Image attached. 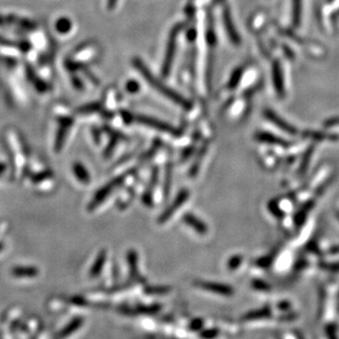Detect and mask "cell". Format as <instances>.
I'll use <instances>...</instances> for the list:
<instances>
[{
	"mask_svg": "<svg viewBox=\"0 0 339 339\" xmlns=\"http://www.w3.org/2000/svg\"><path fill=\"white\" fill-rule=\"evenodd\" d=\"M243 74V68L242 67H237L236 70L233 72V74L231 75L229 82H228V88L234 89L236 88L238 85L241 77Z\"/></svg>",
	"mask_w": 339,
	"mask_h": 339,
	"instance_id": "cell-24",
	"label": "cell"
},
{
	"mask_svg": "<svg viewBox=\"0 0 339 339\" xmlns=\"http://www.w3.org/2000/svg\"><path fill=\"white\" fill-rule=\"evenodd\" d=\"M303 13V0H292V25L298 28L301 24Z\"/></svg>",
	"mask_w": 339,
	"mask_h": 339,
	"instance_id": "cell-20",
	"label": "cell"
},
{
	"mask_svg": "<svg viewBox=\"0 0 339 339\" xmlns=\"http://www.w3.org/2000/svg\"><path fill=\"white\" fill-rule=\"evenodd\" d=\"M129 174L130 173H125L122 176L115 177L114 179L110 180L107 184L104 185L99 191L96 192V193L94 194V197L89 202L88 206L89 211H92L96 207H99L112 192L116 191L119 187H121L125 183V178L127 177V176H129Z\"/></svg>",
	"mask_w": 339,
	"mask_h": 339,
	"instance_id": "cell-2",
	"label": "cell"
},
{
	"mask_svg": "<svg viewBox=\"0 0 339 339\" xmlns=\"http://www.w3.org/2000/svg\"><path fill=\"white\" fill-rule=\"evenodd\" d=\"M72 27H73V24H72L71 20L67 17L59 18L56 22V25H55L56 30L60 34H66V33L70 32Z\"/></svg>",
	"mask_w": 339,
	"mask_h": 339,
	"instance_id": "cell-22",
	"label": "cell"
},
{
	"mask_svg": "<svg viewBox=\"0 0 339 339\" xmlns=\"http://www.w3.org/2000/svg\"><path fill=\"white\" fill-rule=\"evenodd\" d=\"M159 174H160L159 169L157 167H154L152 170V175H151L149 185L146 188V191L143 194V198H142L143 203L149 207H153V192L159 181Z\"/></svg>",
	"mask_w": 339,
	"mask_h": 339,
	"instance_id": "cell-13",
	"label": "cell"
},
{
	"mask_svg": "<svg viewBox=\"0 0 339 339\" xmlns=\"http://www.w3.org/2000/svg\"><path fill=\"white\" fill-rule=\"evenodd\" d=\"M203 327H204V321L202 319H195L189 325V329L192 332L202 331Z\"/></svg>",
	"mask_w": 339,
	"mask_h": 339,
	"instance_id": "cell-32",
	"label": "cell"
},
{
	"mask_svg": "<svg viewBox=\"0 0 339 339\" xmlns=\"http://www.w3.org/2000/svg\"><path fill=\"white\" fill-rule=\"evenodd\" d=\"M58 122H59V126L57 136H56V141H55V151L57 153H59L64 145L67 133L71 128V126L73 125L74 121L71 117H60Z\"/></svg>",
	"mask_w": 339,
	"mask_h": 339,
	"instance_id": "cell-7",
	"label": "cell"
},
{
	"mask_svg": "<svg viewBox=\"0 0 339 339\" xmlns=\"http://www.w3.org/2000/svg\"><path fill=\"white\" fill-rule=\"evenodd\" d=\"M84 322V320L81 317H76L74 318L68 324L66 325L59 334L56 336L57 338L59 339H63V338H67L69 336H71L75 331H77Z\"/></svg>",
	"mask_w": 339,
	"mask_h": 339,
	"instance_id": "cell-17",
	"label": "cell"
},
{
	"mask_svg": "<svg viewBox=\"0 0 339 339\" xmlns=\"http://www.w3.org/2000/svg\"><path fill=\"white\" fill-rule=\"evenodd\" d=\"M195 285L199 288L205 289L209 292L216 293L218 295L232 296L234 293V289L228 285L217 282H207V281H199L195 283Z\"/></svg>",
	"mask_w": 339,
	"mask_h": 339,
	"instance_id": "cell-6",
	"label": "cell"
},
{
	"mask_svg": "<svg viewBox=\"0 0 339 339\" xmlns=\"http://www.w3.org/2000/svg\"><path fill=\"white\" fill-rule=\"evenodd\" d=\"M255 139L261 143H266L268 144H274V145H280V146H287L288 143L285 142L284 139H281L276 137L275 135L268 132H258L255 134Z\"/></svg>",
	"mask_w": 339,
	"mask_h": 339,
	"instance_id": "cell-16",
	"label": "cell"
},
{
	"mask_svg": "<svg viewBox=\"0 0 339 339\" xmlns=\"http://www.w3.org/2000/svg\"><path fill=\"white\" fill-rule=\"evenodd\" d=\"M182 28H183L182 25H177L170 33V37H169L167 48H166V53H165V58L163 60L162 69H161L163 76H168L171 72L173 61L175 59V55L177 51V37Z\"/></svg>",
	"mask_w": 339,
	"mask_h": 339,
	"instance_id": "cell-3",
	"label": "cell"
},
{
	"mask_svg": "<svg viewBox=\"0 0 339 339\" xmlns=\"http://www.w3.org/2000/svg\"><path fill=\"white\" fill-rule=\"evenodd\" d=\"M12 274L17 278H33L39 274V269L33 266H18L13 268Z\"/></svg>",
	"mask_w": 339,
	"mask_h": 339,
	"instance_id": "cell-14",
	"label": "cell"
},
{
	"mask_svg": "<svg viewBox=\"0 0 339 339\" xmlns=\"http://www.w3.org/2000/svg\"><path fill=\"white\" fill-rule=\"evenodd\" d=\"M206 152H207V148L206 147L202 148L199 151V153L197 155V159L194 161V162L192 163V166L191 167V169H190V172H189L190 177H194L197 176V174L199 172V169L201 167L202 161H203V159H204V157L206 155Z\"/></svg>",
	"mask_w": 339,
	"mask_h": 339,
	"instance_id": "cell-23",
	"label": "cell"
},
{
	"mask_svg": "<svg viewBox=\"0 0 339 339\" xmlns=\"http://www.w3.org/2000/svg\"><path fill=\"white\" fill-rule=\"evenodd\" d=\"M270 316V309L269 308H261L256 311H251L248 314H246L243 317L244 321H256V320H262Z\"/></svg>",
	"mask_w": 339,
	"mask_h": 339,
	"instance_id": "cell-21",
	"label": "cell"
},
{
	"mask_svg": "<svg viewBox=\"0 0 339 339\" xmlns=\"http://www.w3.org/2000/svg\"><path fill=\"white\" fill-rule=\"evenodd\" d=\"M117 1H118V0H108V1H107V7H108V9H109V10H113L114 7H115L116 4H117Z\"/></svg>",
	"mask_w": 339,
	"mask_h": 339,
	"instance_id": "cell-37",
	"label": "cell"
},
{
	"mask_svg": "<svg viewBox=\"0 0 339 339\" xmlns=\"http://www.w3.org/2000/svg\"><path fill=\"white\" fill-rule=\"evenodd\" d=\"M219 333H220L219 329L210 328V329H207V330H202L200 337L204 338V339H214V338L218 337Z\"/></svg>",
	"mask_w": 339,
	"mask_h": 339,
	"instance_id": "cell-31",
	"label": "cell"
},
{
	"mask_svg": "<svg viewBox=\"0 0 339 339\" xmlns=\"http://www.w3.org/2000/svg\"><path fill=\"white\" fill-rule=\"evenodd\" d=\"M107 252L106 250H101L98 252L96 259L94 260L93 264L91 266L90 269H89V277L91 278H95L98 275H100L102 269H103L104 265L107 261Z\"/></svg>",
	"mask_w": 339,
	"mask_h": 339,
	"instance_id": "cell-15",
	"label": "cell"
},
{
	"mask_svg": "<svg viewBox=\"0 0 339 339\" xmlns=\"http://www.w3.org/2000/svg\"><path fill=\"white\" fill-rule=\"evenodd\" d=\"M125 89L130 93H136V92H138L140 90V84L136 80H129L126 83Z\"/></svg>",
	"mask_w": 339,
	"mask_h": 339,
	"instance_id": "cell-33",
	"label": "cell"
},
{
	"mask_svg": "<svg viewBox=\"0 0 339 339\" xmlns=\"http://www.w3.org/2000/svg\"><path fill=\"white\" fill-rule=\"evenodd\" d=\"M73 173H74V177L77 178V180L84 184V185H88L90 182V176L89 174L88 170L86 169V167L80 162L74 163L73 165Z\"/></svg>",
	"mask_w": 339,
	"mask_h": 339,
	"instance_id": "cell-18",
	"label": "cell"
},
{
	"mask_svg": "<svg viewBox=\"0 0 339 339\" xmlns=\"http://www.w3.org/2000/svg\"><path fill=\"white\" fill-rule=\"evenodd\" d=\"M161 308L160 304H152V305H141L135 309V312L141 313V314H156Z\"/></svg>",
	"mask_w": 339,
	"mask_h": 339,
	"instance_id": "cell-27",
	"label": "cell"
},
{
	"mask_svg": "<svg viewBox=\"0 0 339 339\" xmlns=\"http://www.w3.org/2000/svg\"><path fill=\"white\" fill-rule=\"evenodd\" d=\"M222 20H223V25H224V28H225L226 33H227L229 39L231 40V42L233 44L238 45L240 44V37L236 31L235 25L233 23V19L231 17V14L227 8H225L223 10Z\"/></svg>",
	"mask_w": 339,
	"mask_h": 339,
	"instance_id": "cell-10",
	"label": "cell"
},
{
	"mask_svg": "<svg viewBox=\"0 0 339 339\" xmlns=\"http://www.w3.org/2000/svg\"><path fill=\"white\" fill-rule=\"evenodd\" d=\"M242 261H243V257L241 255H234V256H232L228 260V263H227L228 268L231 269V270L236 269L239 266L241 265Z\"/></svg>",
	"mask_w": 339,
	"mask_h": 339,
	"instance_id": "cell-29",
	"label": "cell"
},
{
	"mask_svg": "<svg viewBox=\"0 0 339 339\" xmlns=\"http://www.w3.org/2000/svg\"><path fill=\"white\" fill-rule=\"evenodd\" d=\"M126 261L129 268L130 279L137 282H143L144 278L140 274L139 270V257L138 252L135 250H129L126 253Z\"/></svg>",
	"mask_w": 339,
	"mask_h": 339,
	"instance_id": "cell-11",
	"label": "cell"
},
{
	"mask_svg": "<svg viewBox=\"0 0 339 339\" xmlns=\"http://www.w3.org/2000/svg\"><path fill=\"white\" fill-rule=\"evenodd\" d=\"M252 286L255 288V289H258V290H266L268 287V285H266L265 282L260 280H254L252 282Z\"/></svg>",
	"mask_w": 339,
	"mask_h": 339,
	"instance_id": "cell-35",
	"label": "cell"
},
{
	"mask_svg": "<svg viewBox=\"0 0 339 339\" xmlns=\"http://www.w3.org/2000/svg\"><path fill=\"white\" fill-rule=\"evenodd\" d=\"M133 64H134L135 68L145 78V80L147 81L150 86L156 89L159 92H161L164 96H166L168 99H170L171 101L177 104L178 106L182 107L183 108H185L187 110L192 109V103L189 100H187L184 96L179 94L175 89L164 85L160 79H158L154 74L150 72L147 66L142 61V59L135 58L133 59Z\"/></svg>",
	"mask_w": 339,
	"mask_h": 339,
	"instance_id": "cell-1",
	"label": "cell"
},
{
	"mask_svg": "<svg viewBox=\"0 0 339 339\" xmlns=\"http://www.w3.org/2000/svg\"><path fill=\"white\" fill-rule=\"evenodd\" d=\"M114 137H112V139L110 140L108 145L107 146V148L105 149V157L106 158H108L111 156V154L113 153V150L116 147L117 145V143H118V136H115L113 135Z\"/></svg>",
	"mask_w": 339,
	"mask_h": 339,
	"instance_id": "cell-30",
	"label": "cell"
},
{
	"mask_svg": "<svg viewBox=\"0 0 339 339\" xmlns=\"http://www.w3.org/2000/svg\"><path fill=\"white\" fill-rule=\"evenodd\" d=\"M133 120L139 124H142L161 132L168 133L175 137H179L181 135V131L178 128L159 119L148 117L144 115H136L133 117Z\"/></svg>",
	"mask_w": 339,
	"mask_h": 339,
	"instance_id": "cell-4",
	"label": "cell"
},
{
	"mask_svg": "<svg viewBox=\"0 0 339 339\" xmlns=\"http://www.w3.org/2000/svg\"><path fill=\"white\" fill-rule=\"evenodd\" d=\"M264 116L270 123H272L274 125L279 127L281 130L288 133L290 135H296L297 134V129H296L295 127L292 126L290 124L286 123L284 119L281 118L280 116H278L273 110L266 109L265 111H264Z\"/></svg>",
	"mask_w": 339,
	"mask_h": 339,
	"instance_id": "cell-9",
	"label": "cell"
},
{
	"mask_svg": "<svg viewBox=\"0 0 339 339\" xmlns=\"http://www.w3.org/2000/svg\"><path fill=\"white\" fill-rule=\"evenodd\" d=\"M7 170V165L5 163L0 162V177L6 172Z\"/></svg>",
	"mask_w": 339,
	"mask_h": 339,
	"instance_id": "cell-38",
	"label": "cell"
},
{
	"mask_svg": "<svg viewBox=\"0 0 339 339\" xmlns=\"http://www.w3.org/2000/svg\"><path fill=\"white\" fill-rule=\"evenodd\" d=\"M271 75H272V83L273 87L275 89L276 93L280 96H285V80H284V74L282 70L280 61L275 59L272 62L271 66Z\"/></svg>",
	"mask_w": 339,
	"mask_h": 339,
	"instance_id": "cell-8",
	"label": "cell"
},
{
	"mask_svg": "<svg viewBox=\"0 0 339 339\" xmlns=\"http://www.w3.org/2000/svg\"><path fill=\"white\" fill-rule=\"evenodd\" d=\"M190 198V192L186 189L181 190L180 192L177 193V197L175 199V201L167 207L162 214L160 216V218L158 219V222L162 224L165 223L166 221H169L171 219V217L177 212V210L182 207L186 201Z\"/></svg>",
	"mask_w": 339,
	"mask_h": 339,
	"instance_id": "cell-5",
	"label": "cell"
},
{
	"mask_svg": "<svg viewBox=\"0 0 339 339\" xmlns=\"http://www.w3.org/2000/svg\"><path fill=\"white\" fill-rule=\"evenodd\" d=\"M197 37V31L194 30V29H191V30L188 31L187 33V39L190 41V42H193Z\"/></svg>",
	"mask_w": 339,
	"mask_h": 339,
	"instance_id": "cell-36",
	"label": "cell"
},
{
	"mask_svg": "<svg viewBox=\"0 0 339 339\" xmlns=\"http://www.w3.org/2000/svg\"><path fill=\"white\" fill-rule=\"evenodd\" d=\"M4 248H5V244L2 241H0V252L4 250Z\"/></svg>",
	"mask_w": 339,
	"mask_h": 339,
	"instance_id": "cell-39",
	"label": "cell"
},
{
	"mask_svg": "<svg viewBox=\"0 0 339 339\" xmlns=\"http://www.w3.org/2000/svg\"><path fill=\"white\" fill-rule=\"evenodd\" d=\"M100 109H101L100 104L92 103L89 104V105L79 107L77 109V111H78L79 114H90V113H93V112H97Z\"/></svg>",
	"mask_w": 339,
	"mask_h": 339,
	"instance_id": "cell-25",
	"label": "cell"
},
{
	"mask_svg": "<svg viewBox=\"0 0 339 339\" xmlns=\"http://www.w3.org/2000/svg\"><path fill=\"white\" fill-rule=\"evenodd\" d=\"M172 181H173V166L171 163H168L165 169V177H164V184H163V195L165 199L168 198L171 192Z\"/></svg>",
	"mask_w": 339,
	"mask_h": 339,
	"instance_id": "cell-19",
	"label": "cell"
},
{
	"mask_svg": "<svg viewBox=\"0 0 339 339\" xmlns=\"http://www.w3.org/2000/svg\"><path fill=\"white\" fill-rule=\"evenodd\" d=\"M52 177H53L52 172L46 170V171H44V172H42V173H39V174H36V175L32 176L30 178H31V180H32L33 183L37 184V183L43 182V181L46 180V179H48V178H51Z\"/></svg>",
	"mask_w": 339,
	"mask_h": 339,
	"instance_id": "cell-28",
	"label": "cell"
},
{
	"mask_svg": "<svg viewBox=\"0 0 339 339\" xmlns=\"http://www.w3.org/2000/svg\"><path fill=\"white\" fill-rule=\"evenodd\" d=\"M170 291L171 288L167 286H148L145 288L148 295H165Z\"/></svg>",
	"mask_w": 339,
	"mask_h": 339,
	"instance_id": "cell-26",
	"label": "cell"
},
{
	"mask_svg": "<svg viewBox=\"0 0 339 339\" xmlns=\"http://www.w3.org/2000/svg\"><path fill=\"white\" fill-rule=\"evenodd\" d=\"M182 220L188 226H190L195 232H197L199 235H202V236L207 235V232H208V227H207V223L203 221H201L194 214L186 213V214L183 215Z\"/></svg>",
	"mask_w": 339,
	"mask_h": 339,
	"instance_id": "cell-12",
	"label": "cell"
},
{
	"mask_svg": "<svg viewBox=\"0 0 339 339\" xmlns=\"http://www.w3.org/2000/svg\"><path fill=\"white\" fill-rule=\"evenodd\" d=\"M193 152H194V147L193 146H190V147L184 149V151H183V153L181 155V161L185 162L186 161H188L192 157Z\"/></svg>",
	"mask_w": 339,
	"mask_h": 339,
	"instance_id": "cell-34",
	"label": "cell"
}]
</instances>
